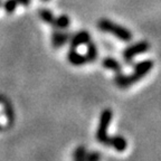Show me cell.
<instances>
[{"label": "cell", "mask_w": 161, "mask_h": 161, "mask_svg": "<svg viewBox=\"0 0 161 161\" xmlns=\"http://www.w3.org/2000/svg\"><path fill=\"white\" fill-rule=\"evenodd\" d=\"M112 118H113V112L111 108H104L101 112L100 122H98L97 130H96V140L102 144H105L108 138V131L111 122H112Z\"/></svg>", "instance_id": "3"}, {"label": "cell", "mask_w": 161, "mask_h": 161, "mask_svg": "<svg viewBox=\"0 0 161 161\" xmlns=\"http://www.w3.org/2000/svg\"><path fill=\"white\" fill-rule=\"evenodd\" d=\"M42 1H43V3H48L49 0H42Z\"/></svg>", "instance_id": "17"}, {"label": "cell", "mask_w": 161, "mask_h": 161, "mask_svg": "<svg viewBox=\"0 0 161 161\" xmlns=\"http://www.w3.org/2000/svg\"><path fill=\"white\" fill-rule=\"evenodd\" d=\"M149 49H150V44H149V42H147V40H141V42H138V43L133 44V45L128 46V47L122 52V57H123V60L126 64H131L132 60H133L136 56L147 53Z\"/></svg>", "instance_id": "4"}, {"label": "cell", "mask_w": 161, "mask_h": 161, "mask_svg": "<svg viewBox=\"0 0 161 161\" xmlns=\"http://www.w3.org/2000/svg\"><path fill=\"white\" fill-rule=\"evenodd\" d=\"M154 64L153 60L151 59H144L134 64L133 66V72L130 75L123 74L122 72L120 73H115L114 76V83L116 86H119L120 88H128L131 85L138 83L141 78H143L144 76H147L149 74L152 68H153Z\"/></svg>", "instance_id": "1"}, {"label": "cell", "mask_w": 161, "mask_h": 161, "mask_svg": "<svg viewBox=\"0 0 161 161\" xmlns=\"http://www.w3.org/2000/svg\"><path fill=\"white\" fill-rule=\"evenodd\" d=\"M67 60L74 66H83L87 63L85 55L78 53L76 48H69L67 52Z\"/></svg>", "instance_id": "8"}, {"label": "cell", "mask_w": 161, "mask_h": 161, "mask_svg": "<svg viewBox=\"0 0 161 161\" xmlns=\"http://www.w3.org/2000/svg\"><path fill=\"white\" fill-rule=\"evenodd\" d=\"M91 39V34L87 30H80L77 33L72 34L69 38V46L70 48H77L82 45H86Z\"/></svg>", "instance_id": "5"}, {"label": "cell", "mask_w": 161, "mask_h": 161, "mask_svg": "<svg viewBox=\"0 0 161 161\" xmlns=\"http://www.w3.org/2000/svg\"><path fill=\"white\" fill-rule=\"evenodd\" d=\"M102 65H103V67L106 68V69L113 70L114 73H120V72H122V65H121V63L113 57L103 58Z\"/></svg>", "instance_id": "9"}, {"label": "cell", "mask_w": 161, "mask_h": 161, "mask_svg": "<svg viewBox=\"0 0 161 161\" xmlns=\"http://www.w3.org/2000/svg\"><path fill=\"white\" fill-rule=\"evenodd\" d=\"M87 153V151H86L85 147L83 146H80L74 150V153H73V159L76 161H84L85 160V156Z\"/></svg>", "instance_id": "13"}, {"label": "cell", "mask_w": 161, "mask_h": 161, "mask_svg": "<svg viewBox=\"0 0 161 161\" xmlns=\"http://www.w3.org/2000/svg\"><path fill=\"white\" fill-rule=\"evenodd\" d=\"M17 1L19 5H23V6H25V7L29 6V3H30V0H17Z\"/></svg>", "instance_id": "16"}, {"label": "cell", "mask_w": 161, "mask_h": 161, "mask_svg": "<svg viewBox=\"0 0 161 161\" xmlns=\"http://www.w3.org/2000/svg\"><path fill=\"white\" fill-rule=\"evenodd\" d=\"M97 28L103 33L112 34L115 38H118L121 42H124V43L131 42L133 37L132 33L126 27L113 23L112 20L108 19V18H101L97 21Z\"/></svg>", "instance_id": "2"}, {"label": "cell", "mask_w": 161, "mask_h": 161, "mask_svg": "<svg viewBox=\"0 0 161 161\" xmlns=\"http://www.w3.org/2000/svg\"><path fill=\"white\" fill-rule=\"evenodd\" d=\"M18 1L17 0H6L5 3H3V8H5V11L7 14H13L16 11L18 7Z\"/></svg>", "instance_id": "14"}, {"label": "cell", "mask_w": 161, "mask_h": 161, "mask_svg": "<svg viewBox=\"0 0 161 161\" xmlns=\"http://www.w3.org/2000/svg\"><path fill=\"white\" fill-rule=\"evenodd\" d=\"M72 33L69 31H64V30L56 29L52 34V45L54 48H60L65 46L69 42V38Z\"/></svg>", "instance_id": "6"}, {"label": "cell", "mask_w": 161, "mask_h": 161, "mask_svg": "<svg viewBox=\"0 0 161 161\" xmlns=\"http://www.w3.org/2000/svg\"><path fill=\"white\" fill-rule=\"evenodd\" d=\"M38 16H39V18L43 20L44 23L48 24V25H53L55 16H54V14L50 10L46 9V8H40L38 10Z\"/></svg>", "instance_id": "12"}, {"label": "cell", "mask_w": 161, "mask_h": 161, "mask_svg": "<svg viewBox=\"0 0 161 161\" xmlns=\"http://www.w3.org/2000/svg\"><path fill=\"white\" fill-rule=\"evenodd\" d=\"M97 56H98L97 47H96V45L92 40H90L86 44V55H85L86 60H87L88 63H94L97 59Z\"/></svg>", "instance_id": "10"}, {"label": "cell", "mask_w": 161, "mask_h": 161, "mask_svg": "<svg viewBox=\"0 0 161 161\" xmlns=\"http://www.w3.org/2000/svg\"><path fill=\"white\" fill-rule=\"evenodd\" d=\"M104 146L112 147L118 152H123L128 148V141L122 136H108Z\"/></svg>", "instance_id": "7"}, {"label": "cell", "mask_w": 161, "mask_h": 161, "mask_svg": "<svg viewBox=\"0 0 161 161\" xmlns=\"http://www.w3.org/2000/svg\"><path fill=\"white\" fill-rule=\"evenodd\" d=\"M101 159V153L97 151H91L85 156V161H97Z\"/></svg>", "instance_id": "15"}, {"label": "cell", "mask_w": 161, "mask_h": 161, "mask_svg": "<svg viewBox=\"0 0 161 161\" xmlns=\"http://www.w3.org/2000/svg\"><path fill=\"white\" fill-rule=\"evenodd\" d=\"M0 102H1V98H0Z\"/></svg>", "instance_id": "18"}, {"label": "cell", "mask_w": 161, "mask_h": 161, "mask_svg": "<svg viewBox=\"0 0 161 161\" xmlns=\"http://www.w3.org/2000/svg\"><path fill=\"white\" fill-rule=\"evenodd\" d=\"M70 25V19L67 15H60L58 17H55L53 23V27L55 29H59V30H65L69 27Z\"/></svg>", "instance_id": "11"}]
</instances>
